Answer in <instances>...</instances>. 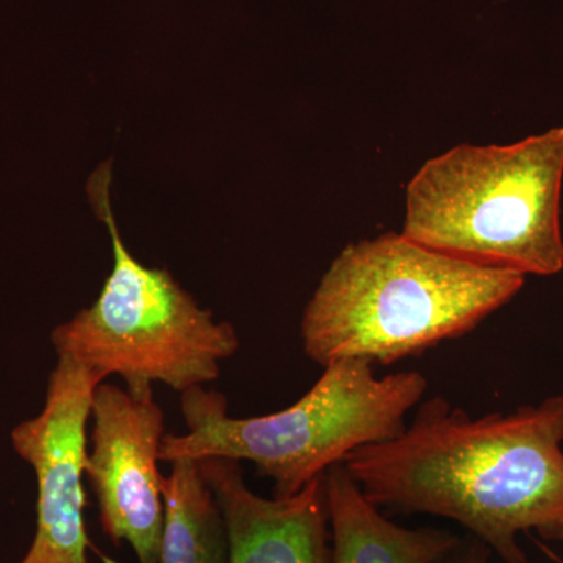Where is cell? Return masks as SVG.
Here are the masks:
<instances>
[{"mask_svg":"<svg viewBox=\"0 0 563 563\" xmlns=\"http://www.w3.org/2000/svg\"><path fill=\"white\" fill-rule=\"evenodd\" d=\"M548 554H550V555H551V558H553L555 562H558V563H563L562 559L555 558V555H553V554H551V553H548Z\"/></svg>","mask_w":563,"mask_h":563,"instance_id":"cell-13","label":"cell"},{"mask_svg":"<svg viewBox=\"0 0 563 563\" xmlns=\"http://www.w3.org/2000/svg\"><path fill=\"white\" fill-rule=\"evenodd\" d=\"M331 554L329 563H433L461 543L442 529L393 523L366 498L342 463L324 474Z\"/></svg>","mask_w":563,"mask_h":563,"instance_id":"cell-9","label":"cell"},{"mask_svg":"<svg viewBox=\"0 0 563 563\" xmlns=\"http://www.w3.org/2000/svg\"><path fill=\"white\" fill-rule=\"evenodd\" d=\"M228 526L229 563H329L331 531L324 474L290 498H263L247 487L242 462L198 459Z\"/></svg>","mask_w":563,"mask_h":563,"instance_id":"cell-8","label":"cell"},{"mask_svg":"<svg viewBox=\"0 0 563 563\" xmlns=\"http://www.w3.org/2000/svg\"><path fill=\"white\" fill-rule=\"evenodd\" d=\"M40 415L20 422L11 443L38 485L36 532L20 563H90L85 526L84 466L92 395L101 373L57 355Z\"/></svg>","mask_w":563,"mask_h":563,"instance_id":"cell-7","label":"cell"},{"mask_svg":"<svg viewBox=\"0 0 563 563\" xmlns=\"http://www.w3.org/2000/svg\"><path fill=\"white\" fill-rule=\"evenodd\" d=\"M91 450L84 474L95 493L102 531L128 543L139 563H158L165 498L158 470L165 413L154 390L129 391L107 384L91 402Z\"/></svg>","mask_w":563,"mask_h":563,"instance_id":"cell-6","label":"cell"},{"mask_svg":"<svg viewBox=\"0 0 563 563\" xmlns=\"http://www.w3.org/2000/svg\"><path fill=\"white\" fill-rule=\"evenodd\" d=\"M563 396L473 420L443 398L412 424L344 457L369 501L468 529L506 563H528L523 533L563 518Z\"/></svg>","mask_w":563,"mask_h":563,"instance_id":"cell-1","label":"cell"},{"mask_svg":"<svg viewBox=\"0 0 563 563\" xmlns=\"http://www.w3.org/2000/svg\"><path fill=\"white\" fill-rule=\"evenodd\" d=\"M168 463L158 563H229L228 526L198 461L179 457Z\"/></svg>","mask_w":563,"mask_h":563,"instance_id":"cell-10","label":"cell"},{"mask_svg":"<svg viewBox=\"0 0 563 563\" xmlns=\"http://www.w3.org/2000/svg\"><path fill=\"white\" fill-rule=\"evenodd\" d=\"M563 128L512 144H461L407 187L402 235L459 261L523 276L563 269Z\"/></svg>","mask_w":563,"mask_h":563,"instance_id":"cell-3","label":"cell"},{"mask_svg":"<svg viewBox=\"0 0 563 563\" xmlns=\"http://www.w3.org/2000/svg\"><path fill=\"white\" fill-rule=\"evenodd\" d=\"M526 276L429 250L402 233L347 244L303 310L310 361L388 366L472 332L512 301Z\"/></svg>","mask_w":563,"mask_h":563,"instance_id":"cell-2","label":"cell"},{"mask_svg":"<svg viewBox=\"0 0 563 563\" xmlns=\"http://www.w3.org/2000/svg\"><path fill=\"white\" fill-rule=\"evenodd\" d=\"M428 390L418 372L377 377L372 363L336 361L317 384L280 412L233 418L220 391L195 387L180 395L187 433H166L161 462L221 457L254 463L273 481L274 498H290L366 444L406 428V417Z\"/></svg>","mask_w":563,"mask_h":563,"instance_id":"cell-4","label":"cell"},{"mask_svg":"<svg viewBox=\"0 0 563 563\" xmlns=\"http://www.w3.org/2000/svg\"><path fill=\"white\" fill-rule=\"evenodd\" d=\"M540 536H542L543 539L553 540V542L561 543L563 547V518L561 521H559V523L551 526L550 529H547V531L540 533Z\"/></svg>","mask_w":563,"mask_h":563,"instance_id":"cell-12","label":"cell"},{"mask_svg":"<svg viewBox=\"0 0 563 563\" xmlns=\"http://www.w3.org/2000/svg\"><path fill=\"white\" fill-rule=\"evenodd\" d=\"M111 162L87 185L92 209L109 229L113 269L88 309L52 331L57 355L101 373L117 374L129 391L155 383L174 391L214 383L221 363L239 352L231 322L214 321L166 269L136 261L121 240L110 203Z\"/></svg>","mask_w":563,"mask_h":563,"instance_id":"cell-5","label":"cell"},{"mask_svg":"<svg viewBox=\"0 0 563 563\" xmlns=\"http://www.w3.org/2000/svg\"><path fill=\"white\" fill-rule=\"evenodd\" d=\"M492 551L479 540L462 542L433 563H488Z\"/></svg>","mask_w":563,"mask_h":563,"instance_id":"cell-11","label":"cell"}]
</instances>
